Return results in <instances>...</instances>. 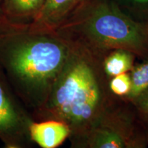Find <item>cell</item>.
<instances>
[{"mask_svg": "<svg viewBox=\"0 0 148 148\" xmlns=\"http://www.w3.org/2000/svg\"><path fill=\"white\" fill-rule=\"evenodd\" d=\"M131 89L125 98L132 103L148 90V59L130 70Z\"/></svg>", "mask_w": 148, "mask_h": 148, "instance_id": "10", "label": "cell"}, {"mask_svg": "<svg viewBox=\"0 0 148 148\" xmlns=\"http://www.w3.org/2000/svg\"><path fill=\"white\" fill-rule=\"evenodd\" d=\"M142 116L148 119V90L132 102Z\"/></svg>", "mask_w": 148, "mask_h": 148, "instance_id": "12", "label": "cell"}, {"mask_svg": "<svg viewBox=\"0 0 148 148\" xmlns=\"http://www.w3.org/2000/svg\"><path fill=\"white\" fill-rule=\"evenodd\" d=\"M69 51L68 42L56 32L0 17V68L33 112L45 102Z\"/></svg>", "mask_w": 148, "mask_h": 148, "instance_id": "2", "label": "cell"}, {"mask_svg": "<svg viewBox=\"0 0 148 148\" xmlns=\"http://www.w3.org/2000/svg\"><path fill=\"white\" fill-rule=\"evenodd\" d=\"M136 55L125 49H115L109 52L103 60V68L109 78L130 71L134 66Z\"/></svg>", "mask_w": 148, "mask_h": 148, "instance_id": "9", "label": "cell"}, {"mask_svg": "<svg viewBox=\"0 0 148 148\" xmlns=\"http://www.w3.org/2000/svg\"><path fill=\"white\" fill-rule=\"evenodd\" d=\"M31 140L42 148H56L69 138L71 130L64 122L53 119L33 121L29 126Z\"/></svg>", "mask_w": 148, "mask_h": 148, "instance_id": "7", "label": "cell"}, {"mask_svg": "<svg viewBox=\"0 0 148 148\" xmlns=\"http://www.w3.org/2000/svg\"><path fill=\"white\" fill-rule=\"evenodd\" d=\"M33 120L16 101L0 68V140L5 147L23 148L30 145L29 126Z\"/></svg>", "mask_w": 148, "mask_h": 148, "instance_id": "5", "label": "cell"}, {"mask_svg": "<svg viewBox=\"0 0 148 148\" xmlns=\"http://www.w3.org/2000/svg\"><path fill=\"white\" fill-rule=\"evenodd\" d=\"M85 0H45L27 26L32 30L53 32Z\"/></svg>", "mask_w": 148, "mask_h": 148, "instance_id": "6", "label": "cell"}, {"mask_svg": "<svg viewBox=\"0 0 148 148\" xmlns=\"http://www.w3.org/2000/svg\"><path fill=\"white\" fill-rule=\"evenodd\" d=\"M53 32L105 57L125 49L148 59V25L136 21L108 1L86 0Z\"/></svg>", "mask_w": 148, "mask_h": 148, "instance_id": "3", "label": "cell"}, {"mask_svg": "<svg viewBox=\"0 0 148 148\" xmlns=\"http://www.w3.org/2000/svg\"><path fill=\"white\" fill-rule=\"evenodd\" d=\"M66 41L69 51L65 62L45 102L32 116L34 121L64 122L71 130L72 145L76 147L116 99L103 71L104 57Z\"/></svg>", "mask_w": 148, "mask_h": 148, "instance_id": "1", "label": "cell"}, {"mask_svg": "<svg viewBox=\"0 0 148 148\" xmlns=\"http://www.w3.org/2000/svg\"><path fill=\"white\" fill-rule=\"evenodd\" d=\"M131 85L130 76L127 73L115 75L109 80L111 92L118 97H126L130 91Z\"/></svg>", "mask_w": 148, "mask_h": 148, "instance_id": "11", "label": "cell"}, {"mask_svg": "<svg viewBox=\"0 0 148 148\" xmlns=\"http://www.w3.org/2000/svg\"><path fill=\"white\" fill-rule=\"evenodd\" d=\"M130 1L138 6H147L148 5V0H130Z\"/></svg>", "mask_w": 148, "mask_h": 148, "instance_id": "13", "label": "cell"}, {"mask_svg": "<svg viewBox=\"0 0 148 148\" xmlns=\"http://www.w3.org/2000/svg\"><path fill=\"white\" fill-rule=\"evenodd\" d=\"M45 0H3L1 15L7 21L15 23L25 18L32 19Z\"/></svg>", "mask_w": 148, "mask_h": 148, "instance_id": "8", "label": "cell"}, {"mask_svg": "<svg viewBox=\"0 0 148 148\" xmlns=\"http://www.w3.org/2000/svg\"><path fill=\"white\" fill-rule=\"evenodd\" d=\"M126 106L115 101L76 147L139 148L145 139L138 130L134 116Z\"/></svg>", "mask_w": 148, "mask_h": 148, "instance_id": "4", "label": "cell"}, {"mask_svg": "<svg viewBox=\"0 0 148 148\" xmlns=\"http://www.w3.org/2000/svg\"><path fill=\"white\" fill-rule=\"evenodd\" d=\"M1 1H2V0H0V5L1 4ZM0 13H1V6H0Z\"/></svg>", "mask_w": 148, "mask_h": 148, "instance_id": "14", "label": "cell"}]
</instances>
